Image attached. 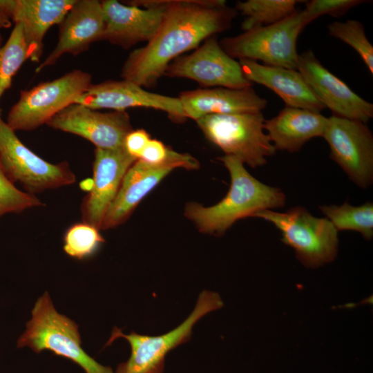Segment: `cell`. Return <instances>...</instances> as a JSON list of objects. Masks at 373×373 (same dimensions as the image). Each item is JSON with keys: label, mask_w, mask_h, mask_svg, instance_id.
Segmentation results:
<instances>
[{"label": "cell", "mask_w": 373, "mask_h": 373, "mask_svg": "<svg viewBox=\"0 0 373 373\" xmlns=\"http://www.w3.org/2000/svg\"><path fill=\"white\" fill-rule=\"evenodd\" d=\"M164 2L166 10L157 33L144 46L128 55L121 70L122 79L144 88L154 87L170 63L182 54L231 28L238 15L224 0Z\"/></svg>", "instance_id": "1"}, {"label": "cell", "mask_w": 373, "mask_h": 373, "mask_svg": "<svg viewBox=\"0 0 373 373\" xmlns=\"http://www.w3.org/2000/svg\"><path fill=\"white\" fill-rule=\"evenodd\" d=\"M218 159L230 174L231 184L227 195L211 207L190 202L185 208L184 215L200 231L220 236L240 219L285 205V193L253 177L238 158L225 155Z\"/></svg>", "instance_id": "2"}, {"label": "cell", "mask_w": 373, "mask_h": 373, "mask_svg": "<svg viewBox=\"0 0 373 373\" xmlns=\"http://www.w3.org/2000/svg\"><path fill=\"white\" fill-rule=\"evenodd\" d=\"M31 314L17 347H28L36 354L50 351L75 363L85 373H113L83 350L77 324L57 312L47 291L37 299Z\"/></svg>", "instance_id": "3"}, {"label": "cell", "mask_w": 373, "mask_h": 373, "mask_svg": "<svg viewBox=\"0 0 373 373\" xmlns=\"http://www.w3.org/2000/svg\"><path fill=\"white\" fill-rule=\"evenodd\" d=\"M312 21L304 10H296L277 23L224 37L219 44L235 59L259 60L265 65L297 70V40Z\"/></svg>", "instance_id": "4"}, {"label": "cell", "mask_w": 373, "mask_h": 373, "mask_svg": "<svg viewBox=\"0 0 373 373\" xmlns=\"http://www.w3.org/2000/svg\"><path fill=\"white\" fill-rule=\"evenodd\" d=\"M223 302L218 293L204 290L190 315L177 327L159 336H147L131 332L124 334L114 327L105 346L117 338H125L131 346L128 359L119 364L115 373H163L165 357L172 350L188 342L194 325L208 313L220 309Z\"/></svg>", "instance_id": "5"}, {"label": "cell", "mask_w": 373, "mask_h": 373, "mask_svg": "<svg viewBox=\"0 0 373 373\" xmlns=\"http://www.w3.org/2000/svg\"><path fill=\"white\" fill-rule=\"evenodd\" d=\"M257 217L272 223L281 233L282 241L292 247L306 267L316 268L332 261L338 252V231L327 218L312 216L305 207L285 213L262 210Z\"/></svg>", "instance_id": "6"}, {"label": "cell", "mask_w": 373, "mask_h": 373, "mask_svg": "<svg viewBox=\"0 0 373 373\" xmlns=\"http://www.w3.org/2000/svg\"><path fill=\"white\" fill-rule=\"evenodd\" d=\"M262 112L215 114L196 120L205 137L225 155L238 158L252 168L267 163L276 149L264 133Z\"/></svg>", "instance_id": "7"}, {"label": "cell", "mask_w": 373, "mask_h": 373, "mask_svg": "<svg viewBox=\"0 0 373 373\" xmlns=\"http://www.w3.org/2000/svg\"><path fill=\"white\" fill-rule=\"evenodd\" d=\"M91 82L90 73L75 69L59 78L21 90L6 122L15 132L32 131L46 124L63 109L75 104Z\"/></svg>", "instance_id": "8"}, {"label": "cell", "mask_w": 373, "mask_h": 373, "mask_svg": "<svg viewBox=\"0 0 373 373\" xmlns=\"http://www.w3.org/2000/svg\"><path fill=\"white\" fill-rule=\"evenodd\" d=\"M0 162L7 177L35 195L76 180L67 162L52 164L28 149L4 121L0 110Z\"/></svg>", "instance_id": "9"}, {"label": "cell", "mask_w": 373, "mask_h": 373, "mask_svg": "<svg viewBox=\"0 0 373 373\" xmlns=\"http://www.w3.org/2000/svg\"><path fill=\"white\" fill-rule=\"evenodd\" d=\"M164 76L189 79L202 88L244 89L252 86L244 76L239 62L222 48L216 35L204 40L191 53L175 59Z\"/></svg>", "instance_id": "10"}, {"label": "cell", "mask_w": 373, "mask_h": 373, "mask_svg": "<svg viewBox=\"0 0 373 373\" xmlns=\"http://www.w3.org/2000/svg\"><path fill=\"white\" fill-rule=\"evenodd\" d=\"M198 161L189 153L171 149L166 162L150 164L137 160L126 171L119 191L109 206L100 230L115 228L131 216L139 203L173 169H197Z\"/></svg>", "instance_id": "11"}, {"label": "cell", "mask_w": 373, "mask_h": 373, "mask_svg": "<svg viewBox=\"0 0 373 373\" xmlns=\"http://www.w3.org/2000/svg\"><path fill=\"white\" fill-rule=\"evenodd\" d=\"M323 137L330 157L358 186L367 188L373 181V135L361 121L332 115Z\"/></svg>", "instance_id": "12"}, {"label": "cell", "mask_w": 373, "mask_h": 373, "mask_svg": "<svg viewBox=\"0 0 373 373\" xmlns=\"http://www.w3.org/2000/svg\"><path fill=\"white\" fill-rule=\"evenodd\" d=\"M116 0L101 1L104 28L101 41L127 50L140 43L149 42L162 22L166 5L160 0Z\"/></svg>", "instance_id": "13"}, {"label": "cell", "mask_w": 373, "mask_h": 373, "mask_svg": "<svg viewBox=\"0 0 373 373\" xmlns=\"http://www.w3.org/2000/svg\"><path fill=\"white\" fill-rule=\"evenodd\" d=\"M49 127L80 136L96 148L116 149L124 147L128 133L133 130L126 111L99 112L79 104H73L46 124Z\"/></svg>", "instance_id": "14"}, {"label": "cell", "mask_w": 373, "mask_h": 373, "mask_svg": "<svg viewBox=\"0 0 373 373\" xmlns=\"http://www.w3.org/2000/svg\"><path fill=\"white\" fill-rule=\"evenodd\" d=\"M75 104L94 110L126 111L130 108H153L166 113L175 123L181 124L187 119L178 97L151 93L126 79H108L91 84Z\"/></svg>", "instance_id": "15"}, {"label": "cell", "mask_w": 373, "mask_h": 373, "mask_svg": "<svg viewBox=\"0 0 373 373\" xmlns=\"http://www.w3.org/2000/svg\"><path fill=\"white\" fill-rule=\"evenodd\" d=\"M297 70L318 99L334 115L365 124L372 118L373 104L358 95L324 67L312 50L299 54Z\"/></svg>", "instance_id": "16"}, {"label": "cell", "mask_w": 373, "mask_h": 373, "mask_svg": "<svg viewBox=\"0 0 373 373\" xmlns=\"http://www.w3.org/2000/svg\"><path fill=\"white\" fill-rule=\"evenodd\" d=\"M136 160L124 147L95 149L93 178L80 207L82 222L100 230L103 218L115 198L126 171Z\"/></svg>", "instance_id": "17"}, {"label": "cell", "mask_w": 373, "mask_h": 373, "mask_svg": "<svg viewBox=\"0 0 373 373\" xmlns=\"http://www.w3.org/2000/svg\"><path fill=\"white\" fill-rule=\"evenodd\" d=\"M104 28L102 3L97 0H76L59 23L58 41L52 52L35 69L39 73L54 65L65 54L73 56L101 41Z\"/></svg>", "instance_id": "18"}, {"label": "cell", "mask_w": 373, "mask_h": 373, "mask_svg": "<svg viewBox=\"0 0 373 373\" xmlns=\"http://www.w3.org/2000/svg\"><path fill=\"white\" fill-rule=\"evenodd\" d=\"M76 0H0V9L22 27L29 59L39 63L44 38L54 25L61 22Z\"/></svg>", "instance_id": "19"}, {"label": "cell", "mask_w": 373, "mask_h": 373, "mask_svg": "<svg viewBox=\"0 0 373 373\" xmlns=\"http://www.w3.org/2000/svg\"><path fill=\"white\" fill-rule=\"evenodd\" d=\"M178 97L186 118L195 121L209 115L262 112L267 104L251 87L201 88L181 92Z\"/></svg>", "instance_id": "20"}, {"label": "cell", "mask_w": 373, "mask_h": 373, "mask_svg": "<svg viewBox=\"0 0 373 373\" xmlns=\"http://www.w3.org/2000/svg\"><path fill=\"white\" fill-rule=\"evenodd\" d=\"M238 62L247 80L272 90L286 106L318 113L325 108L298 70L268 66L249 59H239Z\"/></svg>", "instance_id": "21"}, {"label": "cell", "mask_w": 373, "mask_h": 373, "mask_svg": "<svg viewBox=\"0 0 373 373\" xmlns=\"http://www.w3.org/2000/svg\"><path fill=\"white\" fill-rule=\"evenodd\" d=\"M327 122L321 113L285 106L265 120L264 129L276 150L296 153L310 139L323 137Z\"/></svg>", "instance_id": "22"}, {"label": "cell", "mask_w": 373, "mask_h": 373, "mask_svg": "<svg viewBox=\"0 0 373 373\" xmlns=\"http://www.w3.org/2000/svg\"><path fill=\"white\" fill-rule=\"evenodd\" d=\"M298 0H248L238 1L235 8L245 17L241 23L244 31L277 23L296 11Z\"/></svg>", "instance_id": "23"}, {"label": "cell", "mask_w": 373, "mask_h": 373, "mask_svg": "<svg viewBox=\"0 0 373 373\" xmlns=\"http://www.w3.org/2000/svg\"><path fill=\"white\" fill-rule=\"evenodd\" d=\"M319 208L337 231H354L367 240L372 238V202H367L357 207L345 202L340 206L323 205Z\"/></svg>", "instance_id": "24"}, {"label": "cell", "mask_w": 373, "mask_h": 373, "mask_svg": "<svg viewBox=\"0 0 373 373\" xmlns=\"http://www.w3.org/2000/svg\"><path fill=\"white\" fill-rule=\"evenodd\" d=\"M29 59L22 27L15 26L7 41L0 48V99L12 84L22 64Z\"/></svg>", "instance_id": "25"}, {"label": "cell", "mask_w": 373, "mask_h": 373, "mask_svg": "<svg viewBox=\"0 0 373 373\" xmlns=\"http://www.w3.org/2000/svg\"><path fill=\"white\" fill-rule=\"evenodd\" d=\"M63 240L64 252L80 260L93 256L105 242L98 228L84 222L70 226Z\"/></svg>", "instance_id": "26"}, {"label": "cell", "mask_w": 373, "mask_h": 373, "mask_svg": "<svg viewBox=\"0 0 373 373\" xmlns=\"http://www.w3.org/2000/svg\"><path fill=\"white\" fill-rule=\"evenodd\" d=\"M327 29L332 37L354 49L373 75V46L365 35L363 23L354 19L334 21L327 26Z\"/></svg>", "instance_id": "27"}, {"label": "cell", "mask_w": 373, "mask_h": 373, "mask_svg": "<svg viewBox=\"0 0 373 373\" xmlns=\"http://www.w3.org/2000/svg\"><path fill=\"white\" fill-rule=\"evenodd\" d=\"M43 204L36 195L17 189L6 175L0 162V218L8 213H20Z\"/></svg>", "instance_id": "28"}, {"label": "cell", "mask_w": 373, "mask_h": 373, "mask_svg": "<svg viewBox=\"0 0 373 373\" xmlns=\"http://www.w3.org/2000/svg\"><path fill=\"white\" fill-rule=\"evenodd\" d=\"M304 10L314 21L321 15H328L334 17L344 15L351 8L364 3V0H312L305 1Z\"/></svg>", "instance_id": "29"}, {"label": "cell", "mask_w": 373, "mask_h": 373, "mask_svg": "<svg viewBox=\"0 0 373 373\" xmlns=\"http://www.w3.org/2000/svg\"><path fill=\"white\" fill-rule=\"evenodd\" d=\"M171 149L161 141L151 138L138 160L150 164H160L166 161Z\"/></svg>", "instance_id": "30"}, {"label": "cell", "mask_w": 373, "mask_h": 373, "mask_svg": "<svg viewBox=\"0 0 373 373\" xmlns=\"http://www.w3.org/2000/svg\"><path fill=\"white\" fill-rule=\"evenodd\" d=\"M150 140V135L144 129H133L126 136L124 147L129 155L138 160Z\"/></svg>", "instance_id": "31"}, {"label": "cell", "mask_w": 373, "mask_h": 373, "mask_svg": "<svg viewBox=\"0 0 373 373\" xmlns=\"http://www.w3.org/2000/svg\"><path fill=\"white\" fill-rule=\"evenodd\" d=\"M12 25V21L5 14L3 11L0 9V29L8 28Z\"/></svg>", "instance_id": "32"}, {"label": "cell", "mask_w": 373, "mask_h": 373, "mask_svg": "<svg viewBox=\"0 0 373 373\" xmlns=\"http://www.w3.org/2000/svg\"><path fill=\"white\" fill-rule=\"evenodd\" d=\"M2 41H3V37H2L1 34L0 32V48L2 46Z\"/></svg>", "instance_id": "33"}]
</instances>
